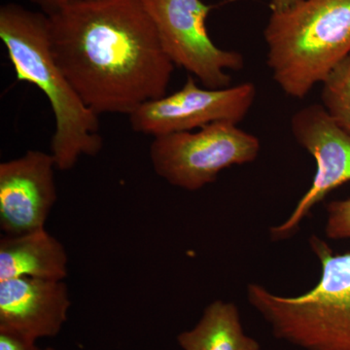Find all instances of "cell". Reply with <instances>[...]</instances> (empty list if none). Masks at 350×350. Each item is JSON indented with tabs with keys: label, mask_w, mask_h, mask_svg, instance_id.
<instances>
[{
	"label": "cell",
	"mask_w": 350,
	"mask_h": 350,
	"mask_svg": "<svg viewBox=\"0 0 350 350\" xmlns=\"http://www.w3.org/2000/svg\"><path fill=\"white\" fill-rule=\"evenodd\" d=\"M290 128L297 144L317 163L312 185L286 221L269 229L271 241L291 238L313 207L332 191L350 181V135L336 124L321 105H310L295 112Z\"/></svg>",
	"instance_id": "obj_8"
},
{
	"label": "cell",
	"mask_w": 350,
	"mask_h": 350,
	"mask_svg": "<svg viewBox=\"0 0 350 350\" xmlns=\"http://www.w3.org/2000/svg\"><path fill=\"white\" fill-rule=\"evenodd\" d=\"M264 38L273 81L303 100L350 55V0H303L271 12Z\"/></svg>",
	"instance_id": "obj_3"
},
{
	"label": "cell",
	"mask_w": 350,
	"mask_h": 350,
	"mask_svg": "<svg viewBox=\"0 0 350 350\" xmlns=\"http://www.w3.org/2000/svg\"><path fill=\"white\" fill-rule=\"evenodd\" d=\"M150 160L154 172L174 187L198 191L232 165L254 162L261 150L259 138L231 122L153 137Z\"/></svg>",
	"instance_id": "obj_5"
},
{
	"label": "cell",
	"mask_w": 350,
	"mask_h": 350,
	"mask_svg": "<svg viewBox=\"0 0 350 350\" xmlns=\"http://www.w3.org/2000/svg\"><path fill=\"white\" fill-rule=\"evenodd\" d=\"M325 234L330 239H350V199L327 204Z\"/></svg>",
	"instance_id": "obj_14"
},
{
	"label": "cell",
	"mask_w": 350,
	"mask_h": 350,
	"mask_svg": "<svg viewBox=\"0 0 350 350\" xmlns=\"http://www.w3.org/2000/svg\"><path fill=\"white\" fill-rule=\"evenodd\" d=\"M257 90L251 82L209 89L198 86L189 76L174 94L140 105L129 120L137 133L157 137L204 128L217 122L241 123L256 100Z\"/></svg>",
	"instance_id": "obj_7"
},
{
	"label": "cell",
	"mask_w": 350,
	"mask_h": 350,
	"mask_svg": "<svg viewBox=\"0 0 350 350\" xmlns=\"http://www.w3.org/2000/svg\"><path fill=\"white\" fill-rule=\"evenodd\" d=\"M321 105L350 135V55L322 83Z\"/></svg>",
	"instance_id": "obj_13"
},
{
	"label": "cell",
	"mask_w": 350,
	"mask_h": 350,
	"mask_svg": "<svg viewBox=\"0 0 350 350\" xmlns=\"http://www.w3.org/2000/svg\"><path fill=\"white\" fill-rule=\"evenodd\" d=\"M68 275L66 250L45 228L0 239V282L22 278L64 280Z\"/></svg>",
	"instance_id": "obj_11"
},
{
	"label": "cell",
	"mask_w": 350,
	"mask_h": 350,
	"mask_svg": "<svg viewBox=\"0 0 350 350\" xmlns=\"http://www.w3.org/2000/svg\"><path fill=\"white\" fill-rule=\"evenodd\" d=\"M48 18L57 64L98 116H129L167 94L175 66L142 0H84Z\"/></svg>",
	"instance_id": "obj_1"
},
{
	"label": "cell",
	"mask_w": 350,
	"mask_h": 350,
	"mask_svg": "<svg viewBox=\"0 0 350 350\" xmlns=\"http://www.w3.org/2000/svg\"><path fill=\"white\" fill-rule=\"evenodd\" d=\"M51 153L29 150L0 163V228L19 236L45 228L57 198Z\"/></svg>",
	"instance_id": "obj_9"
},
{
	"label": "cell",
	"mask_w": 350,
	"mask_h": 350,
	"mask_svg": "<svg viewBox=\"0 0 350 350\" xmlns=\"http://www.w3.org/2000/svg\"><path fill=\"white\" fill-rule=\"evenodd\" d=\"M308 243L321 268L314 287L282 296L250 283L246 298L278 340L301 350H350V253L337 254L315 234Z\"/></svg>",
	"instance_id": "obj_4"
},
{
	"label": "cell",
	"mask_w": 350,
	"mask_h": 350,
	"mask_svg": "<svg viewBox=\"0 0 350 350\" xmlns=\"http://www.w3.org/2000/svg\"><path fill=\"white\" fill-rule=\"evenodd\" d=\"M303 0H271V12H283L298 5Z\"/></svg>",
	"instance_id": "obj_17"
},
{
	"label": "cell",
	"mask_w": 350,
	"mask_h": 350,
	"mask_svg": "<svg viewBox=\"0 0 350 350\" xmlns=\"http://www.w3.org/2000/svg\"><path fill=\"white\" fill-rule=\"evenodd\" d=\"M0 350H54L53 347L40 349L36 340L13 332L0 331Z\"/></svg>",
	"instance_id": "obj_15"
},
{
	"label": "cell",
	"mask_w": 350,
	"mask_h": 350,
	"mask_svg": "<svg viewBox=\"0 0 350 350\" xmlns=\"http://www.w3.org/2000/svg\"><path fill=\"white\" fill-rule=\"evenodd\" d=\"M55 350V349H54Z\"/></svg>",
	"instance_id": "obj_18"
},
{
	"label": "cell",
	"mask_w": 350,
	"mask_h": 350,
	"mask_svg": "<svg viewBox=\"0 0 350 350\" xmlns=\"http://www.w3.org/2000/svg\"><path fill=\"white\" fill-rule=\"evenodd\" d=\"M0 39L18 81L39 90L49 101L56 128L51 154L57 169L68 172L82 156L103 148L100 116L86 107L57 64L51 48L49 18L17 3L0 8Z\"/></svg>",
	"instance_id": "obj_2"
},
{
	"label": "cell",
	"mask_w": 350,
	"mask_h": 350,
	"mask_svg": "<svg viewBox=\"0 0 350 350\" xmlns=\"http://www.w3.org/2000/svg\"><path fill=\"white\" fill-rule=\"evenodd\" d=\"M29 1L38 6L41 12L46 15H51L69 4L84 1V0H29Z\"/></svg>",
	"instance_id": "obj_16"
},
{
	"label": "cell",
	"mask_w": 350,
	"mask_h": 350,
	"mask_svg": "<svg viewBox=\"0 0 350 350\" xmlns=\"http://www.w3.org/2000/svg\"><path fill=\"white\" fill-rule=\"evenodd\" d=\"M70 306L64 280L22 278L0 282V331L36 342L56 337L68 321Z\"/></svg>",
	"instance_id": "obj_10"
},
{
	"label": "cell",
	"mask_w": 350,
	"mask_h": 350,
	"mask_svg": "<svg viewBox=\"0 0 350 350\" xmlns=\"http://www.w3.org/2000/svg\"><path fill=\"white\" fill-rule=\"evenodd\" d=\"M158 32L163 49L174 66L185 69L202 86H231L228 71L244 68L237 51L222 49L211 40L206 20L213 5L202 0H142Z\"/></svg>",
	"instance_id": "obj_6"
},
{
	"label": "cell",
	"mask_w": 350,
	"mask_h": 350,
	"mask_svg": "<svg viewBox=\"0 0 350 350\" xmlns=\"http://www.w3.org/2000/svg\"><path fill=\"white\" fill-rule=\"evenodd\" d=\"M177 342L183 350H261L244 333L238 306L222 300L209 304L199 322L177 336Z\"/></svg>",
	"instance_id": "obj_12"
}]
</instances>
